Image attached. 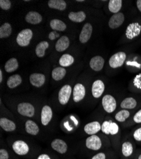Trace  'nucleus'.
Wrapping results in <instances>:
<instances>
[{
	"mask_svg": "<svg viewBox=\"0 0 141 159\" xmlns=\"http://www.w3.org/2000/svg\"><path fill=\"white\" fill-rule=\"evenodd\" d=\"M101 132L111 141L112 148L118 154L120 147V128L119 125L111 119L105 120L101 124Z\"/></svg>",
	"mask_w": 141,
	"mask_h": 159,
	"instance_id": "obj_1",
	"label": "nucleus"
},
{
	"mask_svg": "<svg viewBox=\"0 0 141 159\" xmlns=\"http://www.w3.org/2000/svg\"><path fill=\"white\" fill-rule=\"evenodd\" d=\"M112 147L109 138L104 134L101 136L98 134L89 136L85 141V148L93 155L96 153L101 152Z\"/></svg>",
	"mask_w": 141,
	"mask_h": 159,
	"instance_id": "obj_2",
	"label": "nucleus"
},
{
	"mask_svg": "<svg viewBox=\"0 0 141 159\" xmlns=\"http://www.w3.org/2000/svg\"><path fill=\"white\" fill-rule=\"evenodd\" d=\"M12 152L19 157L32 159L33 157L31 155V148L29 144L24 140L17 139L14 141L11 144Z\"/></svg>",
	"mask_w": 141,
	"mask_h": 159,
	"instance_id": "obj_3",
	"label": "nucleus"
},
{
	"mask_svg": "<svg viewBox=\"0 0 141 159\" xmlns=\"http://www.w3.org/2000/svg\"><path fill=\"white\" fill-rule=\"evenodd\" d=\"M136 150L135 143L133 139H123L120 143L119 152L120 159H132Z\"/></svg>",
	"mask_w": 141,
	"mask_h": 159,
	"instance_id": "obj_4",
	"label": "nucleus"
},
{
	"mask_svg": "<svg viewBox=\"0 0 141 159\" xmlns=\"http://www.w3.org/2000/svg\"><path fill=\"white\" fill-rule=\"evenodd\" d=\"M101 105L104 111L109 114L114 113L117 108L116 98L111 94H105L101 99Z\"/></svg>",
	"mask_w": 141,
	"mask_h": 159,
	"instance_id": "obj_5",
	"label": "nucleus"
},
{
	"mask_svg": "<svg viewBox=\"0 0 141 159\" xmlns=\"http://www.w3.org/2000/svg\"><path fill=\"white\" fill-rule=\"evenodd\" d=\"M17 111L19 115L27 117L32 118L35 113L34 105L28 102H22L17 104Z\"/></svg>",
	"mask_w": 141,
	"mask_h": 159,
	"instance_id": "obj_6",
	"label": "nucleus"
},
{
	"mask_svg": "<svg viewBox=\"0 0 141 159\" xmlns=\"http://www.w3.org/2000/svg\"><path fill=\"white\" fill-rule=\"evenodd\" d=\"M51 147L54 152L61 155H66L69 150L68 145L66 141L59 138L55 139L51 141Z\"/></svg>",
	"mask_w": 141,
	"mask_h": 159,
	"instance_id": "obj_7",
	"label": "nucleus"
},
{
	"mask_svg": "<svg viewBox=\"0 0 141 159\" xmlns=\"http://www.w3.org/2000/svg\"><path fill=\"white\" fill-rule=\"evenodd\" d=\"M88 159H120V157L116 151L111 148L96 153Z\"/></svg>",
	"mask_w": 141,
	"mask_h": 159,
	"instance_id": "obj_8",
	"label": "nucleus"
},
{
	"mask_svg": "<svg viewBox=\"0 0 141 159\" xmlns=\"http://www.w3.org/2000/svg\"><path fill=\"white\" fill-rule=\"evenodd\" d=\"M32 36L33 33L31 30H23L18 34L17 37V43L20 47H27L30 44Z\"/></svg>",
	"mask_w": 141,
	"mask_h": 159,
	"instance_id": "obj_9",
	"label": "nucleus"
},
{
	"mask_svg": "<svg viewBox=\"0 0 141 159\" xmlns=\"http://www.w3.org/2000/svg\"><path fill=\"white\" fill-rule=\"evenodd\" d=\"M72 88L70 85H65L63 86L58 92V101L61 105H66L70 101L72 94Z\"/></svg>",
	"mask_w": 141,
	"mask_h": 159,
	"instance_id": "obj_10",
	"label": "nucleus"
},
{
	"mask_svg": "<svg viewBox=\"0 0 141 159\" xmlns=\"http://www.w3.org/2000/svg\"><path fill=\"white\" fill-rule=\"evenodd\" d=\"M126 55L124 52L115 53L109 59V65L112 68H118L122 66L126 60Z\"/></svg>",
	"mask_w": 141,
	"mask_h": 159,
	"instance_id": "obj_11",
	"label": "nucleus"
},
{
	"mask_svg": "<svg viewBox=\"0 0 141 159\" xmlns=\"http://www.w3.org/2000/svg\"><path fill=\"white\" fill-rule=\"evenodd\" d=\"M85 95L86 89L85 86L82 84H77L73 89V101L75 103L80 102L85 98Z\"/></svg>",
	"mask_w": 141,
	"mask_h": 159,
	"instance_id": "obj_12",
	"label": "nucleus"
},
{
	"mask_svg": "<svg viewBox=\"0 0 141 159\" xmlns=\"http://www.w3.org/2000/svg\"><path fill=\"white\" fill-rule=\"evenodd\" d=\"M141 33V25L139 22H132L127 26L125 36L129 39H134L137 37Z\"/></svg>",
	"mask_w": 141,
	"mask_h": 159,
	"instance_id": "obj_13",
	"label": "nucleus"
},
{
	"mask_svg": "<svg viewBox=\"0 0 141 159\" xmlns=\"http://www.w3.org/2000/svg\"><path fill=\"white\" fill-rule=\"evenodd\" d=\"M53 110L49 105H44L41 111V122L44 126H47L49 124L53 118Z\"/></svg>",
	"mask_w": 141,
	"mask_h": 159,
	"instance_id": "obj_14",
	"label": "nucleus"
},
{
	"mask_svg": "<svg viewBox=\"0 0 141 159\" xmlns=\"http://www.w3.org/2000/svg\"><path fill=\"white\" fill-rule=\"evenodd\" d=\"M105 90V85L101 80H97L93 84L91 88L92 96L95 99L100 98L104 94Z\"/></svg>",
	"mask_w": 141,
	"mask_h": 159,
	"instance_id": "obj_15",
	"label": "nucleus"
},
{
	"mask_svg": "<svg viewBox=\"0 0 141 159\" xmlns=\"http://www.w3.org/2000/svg\"><path fill=\"white\" fill-rule=\"evenodd\" d=\"M125 20V16L123 13L119 12L118 14H113L110 19L108 25L110 29H117L123 24Z\"/></svg>",
	"mask_w": 141,
	"mask_h": 159,
	"instance_id": "obj_16",
	"label": "nucleus"
},
{
	"mask_svg": "<svg viewBox=\"0 0 141 159\" xmlns=\"http://www.w3.org/2000/svg\"><path fill=\"white\" fill-rule=\"evenodd\" d=\"M139 104V102L136 98L133 97H127L122 101L120 104V108L121 109L132 111L136 110Z\"/></svg>",
	"mask_w": 141,
	"mask_h": 159,
	"instance_id": "obj_17",
	"label": "nucleus"
},
{
	"mask_svg": "<svg viewBox=\"0 0 141 159\" xmlns=\"http://www.w3.org/2000/svg\"><path fill=\"white\" fill-rule=\"evenodd\" d=\"M84 130L89 136L97 134L101 131V124L98 121L91 122L84 126Z\"/></svg>",
	"mask_w": 141,
	"mask_h": 159,
	"instance_id": "obj_18",
	"label": "nucleus"
},
{
	"mask_svg": "<svg viewBox=\"0 0 141 159\" xmlns=\"http://www.w3.org/2000/svg\"><path fill=\"white\" fill-rule=\"evenodd\" d=\"M93 33V26L90 23H86L83 26L79 35V41L82 43H87L90 39Z\"/></svg>",
	"mask_w": 141,
	"mask_h": 159,
	"instance_id": "obj_19",
	"label": "nucleus"
},
{
	"mask_svg": "<svg viewBox=\"0 0 141 159\" xmlns=\"http://www.w3.org/2000/svg\"><path fill=\"white\" fill-rule=\"evenodd\" d=\"M133 113L131 110H128L125 109L120 110L114 115V120L118 123L125 124L132 116Z\"/></svg>",
	"mask_w": 141,
	"mask_h": 159,
	"instance_id": "obj_20",
	"label": "nucleus"
},
{
	"mask_svg": "<svg viewBox=\"0 0 141 159\" xmlns=\"http://www.w3.org/2000/svg\"><path fill=\"white\" fill-rule=\"evenodd\" d=\"M104 65L105 59L100 56L93 57L89 62V66H90L91 68L95 71H100L102 70L104 67Z\"/></svg>",
	"mask_w": 141,
	"mask_h": 159,
	"instance_id": "obj_21",
	"label": "nucleus"
},
{
	"mask_svg": "<svg viewBox=\"0 0 141 159\" xmlns=\"http://www.w3.org/2000/svg\"><path fill=\"white\" fill-rule=\"evenodd\" d=\"M31 84L35 87L39 88L42 87L46 81L44 75L41 73H33L29 77Z\"/></svg>",
	"mask_w": 141,
	"mask_h": 159,
	"instance_id": "obj_22",
	"label": "nucleus"
},
{
	"mask_svg": "<svg viewBox=\"0 0 141 159\" xmlns=\"http://www.w3.org/2000/svg\"><path fill=\"white\" fill-rule=\"evenodd\" d=\"M0 126L3 130L8 132H14L17 129L15 123L6 117H2L0 118Z\"/></svg>",
	"mask_w": 141,
	"mask_h": 159,
	"instance_id": "obj_23",
	"label": "nucleus"
},
{
	"mask_svg": "<svg viewBox=\"0 0 141 159\" xmlns=\"http://www.w3.org/2000/svg\"><path fill=\"white\" fill-rule=\"evenodd\" d=\"M25 130L31 136H37L39 133L40 129L38 125L32 120H27L25 123Z\"/></svg>",
	"mask_w": 141,
	"mask_h": 159,
	"instance_id": "obj_24",
	"label": "nucleus"
},
{
	"mask_svg": "<svg viewBox=\"0 0 141 159\" xmlns=\"http://www.w3.org/2000/svg\"><path fill=\"white\" fill-rule=\"evenodd\" d=\"M25 19L27 22L29 24H38L42 22L43 17L39 13L35 11H31L27 13V14L25 16Z\"/></svg>",
	"mask_w": 141,
	"mask_h": 159,
	"instance_id": "obj_25",
	"label": "nucleus"
},
{
	"mask_svg": "<svg viewBox=\"0 0 141 159\" xmlns=\"http://www.w3.org/2000/svg\"><path fill=\"white\" fill-rule=\"evenodd\" d=\"M70 46V39L67 36H63L58 39L55 48L58 52H63L67 50Z\"/></svg>",
	"mask_w": 141,
	"mask_h": 159,
	"instance_id": "obj_26",
	"label": "nucleus"
},
{
	"mask_svg": "<svg viewBox=\"0 0 141 159\" xmlns=\"http://www.w3.org/2000/svg\"><path fill=\"white\" fill-rule=\"evenodd\" d=\"M22 82V77L19 75H14L8 78L7 80V86L10 89H15L21 84Z\"/></svg>",
	"mask_w": 141,
	"mask_h": 159,
	"instance_id": "obj_27",
	"label": "nucleus"
},
{
	"mask_svg": "<svg viewBox=\"0 0 141 159\" xmlns=\"http://www.w3.org/2000/svg\"><path fill=\"white\" fill-rule=\"evenodd\" d=\"M48 5L50 8L60 11L65 10L67 8V3L63 0H49Z\"/></svg>",
	"mask_w": 141,
	"mask_h": 159,
	"instance_id": "obj_28",
	"label": "nucleus"
},
{
	"mask_svg": "<svg viewBox=\"0 0 141 159\" xmlns=\"http://www.w3.org/2000/svg\"><path fill=\"white\" fill-rule=\"evenodd\" d=\"M68 18L70 20H71L73 22L79 23V22H83L85 19L86 15L85 14V12L83 11H77V12L71 11L68 14Z\"/></svg>",
	"mask_w": 141,
	"mask_h": 159,
	"instance_id": "obj_29",
	"label": "nucleus"
},
{
	"mask_svg": "<svg viewBox=\"0 0 141 159\" xmlns=\"http://www.w3.org/2000/svg\"><path fill=\"white\" fill-rule=\"evenodd\" d=\"M141 124V108L134 113L129 120L124 124L125 127H129L134 124Z\"/></svg>",
	"mask_w": 141,
	"mask_h": 159,
	"instance_id": "obj_30",
	"label": "nucleus"
},
{
	"mask_svg": "<svg viewBox=\"0 0 141 159\" xmlns=\"http://www.w3.org/2000/svg\"><path fill=\"white\" fill-rule=\"evenodd\" d=\"M122 7V0H110L108 3V8L113 14H118Z\"/></svg>",
	"mask_w": 141,
	"mask_h": 159,
	"instance_id": "obj_31",
	"label": "nucleus"
},
{
	"mask_svg": "<svg viewBox=\"0 0 141 159\" xmlns=\"http://www.w3.org/2000/svg\"><path fill=\"white\" fill-rule=\"evenodd\" d=\"M19 68V62L15 58L10 59L5 65V70L7 73H12Z\"/></svg>",
	"mask_w": 141,
	"mask_h": 159,
	"instance_id": "obj_32",
	"label": "nucleus"
},
{
	"mask_svg": "<svg viewBox=\"0 0 141 159\" xmlns=\"http://www.w3.org/2000/svg\"><path fill=\"white\" fill-rule=\"evenodd\" d=\"M49 47V43L46 41H43L38 43L35 47V54L39 58H42L45 56L46 50Z\"/></svg>",
	"mask_w": 141,
	"mask_h": 159,
	"instance_id": "obj_33",
	"label": "nucleus"
},
{
	"mask_svg": "<svg viewBox=\"0 0 141 159\" xmlns=\"http://www.w3.org/2000/svg\"><path fill=\"white\" fill-rule=\"evenodd\" d=\"M50 26L55 31H64L67 29L65 23L59 19H53L50 21Z\"/></svg>",
	"mask_w": 141,
	"mask_h": 159,
	"instance_id": "obj_34",
	"label": "nucleus"
},
{
	"mask_svg": "<svg viewBox=\"0 0 141 159\" xmlns=\"http://www.w3.org/2000/svg\"><path fill=\"white\" fill-rule=\"evenodd\" d=\"M74 62V58L70 54H63L59 60V64L62 67H68Z\"/></svg>",
	"mask_w": 141,
	"mask_h": 159,
	"instance_id": "obj_35",
	"label": "nucleus"
},
{
	"mask_svg": "<svg viewBox=\"0 0 141 159\" xmlns=\"http://www.w3.org/2000/svg\"><path fill=\"white\" fill-rule=\"evenodd\" d=\"M66 73V70L63 67L56 68L52 71V78L55 81H60L65 77Z\"/></svg>",
	"mask_w": 141,
	"mask_h": 159,
	"instance_id": "obj_36",
	"label": "nucleus"
},
{
	"mask_svg": "<svg viewBox=\"0 0 141 159\" xmlns=\"http://www.w3.org/2000/svg\"><path fill=\"white\" fill-rule=\"evenodd\" d=\"M12 32L11 25L8 23H4L0 28V38H6L10 36Z\"/></svg>",
	"mask_w": 141,
	"mask_h": 159,
	"instance_id": "obj_37",
	"label": "nucleus"
},
{
	"mask_svg": "<svg viewBox=\"0 0 141 159\" xmlns=\"http://www.w3.org/2000/svg\"><path fill=\"white\" fill-rule=\"evenodd\" d=\"M132 135L135 143L141 145V125L134 130Z\"/></svg>",
	"mask_w": 141,
	"mask_h": 159,
	"instance_id": "obj_38",
	"label": "nucleus"
},
{
	"mask_svg": "<svg viewBox=\"0 0 141 159\" xmlns=\"http://www.w3.org/2000/svg\"><path fill=\"white\" fill-rule=\"evenodd\" d=\"M32 159H60L56 155H54L50 153H42L37 155Z\"/></svg>",
	"mask_w": 141,
	"mask_h": 159,
	"instance_id": "obj_39",
	"label": "nucleus"
},
{
	"mask_svg": "<svg viewBox=\"0 0 141 159\" xmlns=\"http://www.w3.org/2000/svg\"><path fill=\"white\" fill-rule=\"evenodd\" d=\"M16 156L11 155L10 152L5 148H1L0 149V159H12Z\"/></svg>",
	"mask_w": 141,
	"mask_h": 159,
	"instance_id": "obj_40",
	"label": "nucleus"
},
{
	"mask_svg": "<svg viewBox=\"0 0 141 159\" xmlns=\"http://www.w3.org/2000/svg\"><path fill=\"white\" fill-rule=\"evenodd\" d=\"M11 6V2L9 0H1L0 1V7L2 10H8L10 9Z\"/></svg>",
	"mask_w": 141,
	"mask_h": 159,
	"instance_id": "obj_41",
	"label": "nucleus"
},
{
	"mask_svg": "<svg viewBox=\"0 0 141 159\" xmlns=\"http://www.w3.org/2000/svg\"><path fill=\"white\" fill-rule=\"evenodd\" d=\"M134 84L136 89L141 90V75H137L134 80Z\"/></svg>",
	"mask_w": 141,
	"mask_h": 159,
	"instance_id": "obj_42",
	"label": "nucleus"
},
{
	"mask_svg": "<svg viewBox=\"0 0 141 159\" xmlns=\"http://www.w3.org/2000/svg\"><path fill=\"white\" fill-rule=\"evenodd\" d=\"M58 36H59V34L55 31L51 32L49 34V39H51V40H54V39H55Z\"/></svg>",
	"mask_w": 141,
	"mask_h": 159,
	"instance_id": "obj_43",
	"label": "nucleus"
},
{
	"mask_svg": "<svg viewBox=\"0 0 141 159\" xmlns=\"http://www.w3.org/2000/svg\"><path fill=\"white\" fill-rule=\"evenodd\" d=\"M132 159H141V148L136 150Z\"/></svg>",
	"mask_w": 141,
	"mask_h": 159,
	"instance_id": "obj_44",
	"label": "nucleus"
},
{
	"mask_svg": "<svg viewBox=\"0 0 141 159\" xmlns=\"http://www.w3.org/2000/svg\"><path fill=\"white\" fill-rule=\"evenodd\" d=\"M136 5L138 10L141 12V0H137L136 2Z\"/></svg>",
	"mask_w": 141,
	"mask_h": 159,
	"instance_id": "obj_45",
	"label": "nucleus"
},
{
	"mask_svg": "<svg viewBox=\"0 0 141 159\" xmlns=\"http://www.w3.org/2000/svg\"><path fill=\"white\" fill-rule=\"evenodd\" d=\"M2 81H3V73L2 70H0V83H2Z\"/></svg>",
	"mask_w": 141,
	"mask_h": 159,
	"instance_id": "obj_46",
	"label": "nucleus"
},
{
	"mask_svg": "<svg viewBox=\"0 0 141 159\" xmlns=\"http://www.w3.org/2000/svg\"><path fill=\"white\" fill-rule=\"evenodd\" d=\"M77 2H84V0H83V1H79V0H77Z\"/></svg>",
	"mask_w": 141,
	"mask_h": 159,
	"instance_id": "obj_47",
	"label": "nucleus"
}]
</instances>
